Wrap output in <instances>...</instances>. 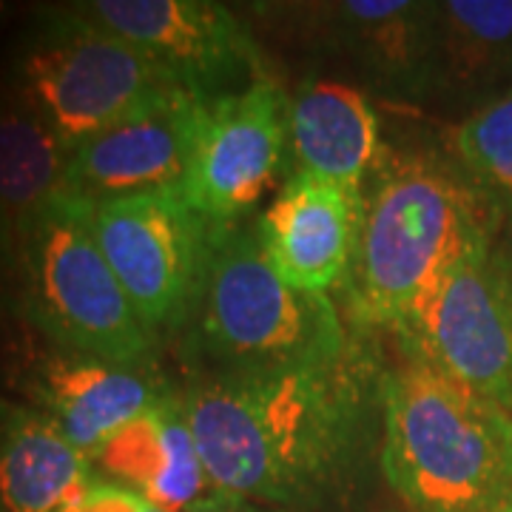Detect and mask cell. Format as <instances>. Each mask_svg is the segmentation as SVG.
I'll return each instance as SVG.
<instances>
[{
	"mask_svg": "<svg viewBox=\"0 0 512 512\" xmlns=\"http://www.w3.org/2000/svg\"><path fill=\"white\" fill-rule=\"evenodd\" d=\"M370 362L205 370L183 390L214 490L293 510L330 493L365 436Z\"/></svg>",
	"mask_w": 512,
	"mask_h": 512,
	"instance_id": "cell-1",
	"label": "cell"
},
{
	"mask_svg": "<svg viewBox=\"0 0 512 512\" xmlns=\"http://www.w3.org/2000/svg\"><path fill=\"white\" fill-rule=\"evenodd\" d=\"M493 251L501 259V265L507 268V274L512 279V205L501 208V220H498V231H495Z\"/></svg>",
	"mask_w": 512,
	"mask_h": 512,
	"instance_id": "cell-23",
	"label": "cell"
},
{
	"mask_svg": "<svg viewBox=\"0 0 512 512\" xmlns=\"http://www.w3.org/2000/svg\"><path fill=\"white\" fill-rule=\"evenodd\" d=\"M365 191L291 174L256 222L262 248L276 274L293 288L328 293L345 282L359 245Z\"/></svg>",
	"mask_w": 512,
	"mask_h": 512,
	"instance_id": "cell-12",
	"label": "cell"
},
{
	"mask_svg": "<svg viewBox=\"0 0 512 512\" xmlns=\"http://www.w3.org/2000/svg\"><path fill=\"white\" fill-rule=\"evenodd\" d=\"M60 512H163L160 507L148 504L143 495L128 490L123 484H114L100 473L94 481L74 498L72 504H66Z\"/></svg>",
	"mask_w": 512,
	"mask_h": 512,
	"instance_id": "cell-21",
	"label": "cell"
},
{
	"mask_svg": "<svg viewBox=\"0 0 512 512\" xmlns=\"http://www.w3.org/2000/svg\"><path fill=\"white\" fill-rule=\"evenodd\" d=\"M23 311L63 353L143 365L154 330L97 245L92 208L57 194L12 231Z\"/></svg>",
	"mask_w": 512,
	"mask_h": 512,
	"instance_id": "cell-5",
	"label": "cell"
},
{
	"mask_svg": "<svg viewBox=\"0 0 512 512\" xmlns=\"http://www.w3.org/2000/svg\"><path fill=\"white\" fill-rule=\"evenodd\" d=\"M439 83L487 89L512 77V0L436 3Z\"/></svg>",
	"mask_w": 512,
	"mask_h": 512,
	"instance_id": "cell-19",
	"label": "cell"
},
{
	"mask_svg": "<svg viewBox=\"0 0 512 512\" xmlns=\"http://www.w3.org/2000/svg\"><path fill=\"white\" fill-rule=\"evenodd\" d=\"M29 390L35 396V410L83 456L94 458L117 430L143 416L174 387L154 376L146 362L120 365L60 350L35 367Z\"/></svg>",
	"mask_w": 512,
	"mask_h": 512,
	"instance_id": "cell-13",
	"label": "cell"
},
{
	"mask_svg": "<svg viewBox=\"0 0 512 512\" xmlns=\"http://www.w3.org/2000/svg\"><path fill=\"white\" fill-rule=\"evenodd\" d=\"M393 333L404 362L512 410V279L493 248L450 268Z\"/></svg>",
	"mask_w": 512,
	"mask_h": 512,
	"instance_id": "cell-7",
	"label": "cell"
},
{
	"mask_svg": "<svg viewBox=\"0 0 512 512\" xmlns=\"http://www.w3.org/2000/svg\"><path fill=\"white\" fill-rule=\"evenodd\" d=\"M191 339L208 370L325 365L353 342L328 293L293 288L276 274L256 225H217Z\"/></svg>",
	"mask_w": 512,
	"mask_h": 512,
	"instance_id": "cell-4",
	"label": "cell"
},
{
	"mask_svg": "<svg viewBox=\"0 0 512 512\" xmlns=\"http://www.w3.org/2000/svg\"><path fill=\"white\" fill-rule=\"evenodd\" d=\"M188 512H291L282 510V507H268V504H259L251 498H242V495L220 493V490H211L202 501H197Z\"/></svg>",
	"mask_w": 512,
	"mask_h": 512,
	"instance_id": "cell-22",
	"label": "cell"
},
{
	"mask_svg": "<svg viewBox=\"0 0 512 512\" xmlns=\"http://www.w3.org/2000/svg\"><path fill=\"white\" fill-rule=\"evenodd\" d=\"M285 154L288 94L276 80L211 97L183 197L217 225L239 222L276 183Z\"/></svg>",
	"mask_w": 512,
	"mask_h": 512,
	"instance_id": "cell-11",
	"label": "cell"
},
{
	"mask_svg": "<svg viewBox=\"0 0 512 512\" xmlns=\"http://www.w3.org/2000/svg\"><path fill=\"white\" fill-rule=\"evenodd\" d=\"M330 26L376 83L393 92L421 94L439 74L436 3L410 0H345L333 3Z\"/></svg>",
	"mask_w": 512,
	"mask_h": 512,
	"instance_id": "cell-16",
	"label": "cell"
},
{
	"mask_svg": "<svg viewBox=\"0 0 512 512\" xmlns=\"http://www.w3.org/2000/svg\"><path fill=\"white\" fill-rule=\"evenodd\" d=\"M382 154L379 117L365 94L345 83L311 80L288 97L293 174L362 194Z\"/></svg>",
	"mask_w": 512,
	"mask_h": 512,
	"instance_id": "cell-15",
	"label": "cell"
},
{
	"mask_svg": "<svg viewBox=\"0 0 512 512\" xmlns=\"http://www.w3.org/2000/svg\"><path fill=\"white\" fill-rule=\"evenodd\" d=\"M498 220L501 205L461 165L382 148L345 279L353 319L365 328H393L461 259L493 248Z\"/></svg>",
	"mask_w": 512,
	"mask_h": 512,
	"instance_id": "cell-2",
	"label": "cell"
},
{
	"mask_svg": "<svg viewBox=\"0 0 512 512\" xmlns=\"http://www.w3.org/2000/svg\"><path fill=\"white\" fill-rule=\"evenodd\" d=\"M208 100L177 86L103 128L69 154L60 194L89 208L151 194H183Z\"/></svg>",
	"mask_w": 512,
	"mask_h": 512,
	"instance_id": "cell-9",
	"label": "cell"
},
{
	"mask_svg": "<svg viewBox=\"0 0 512 512\" xmlns=\"http://www.w3.org/2000/svg\"><path fill=\"white\" fill-rule=\"evenodd\" d=\"M94 476L92 458L40 410L0 399V512H60Z\"/></svg>",
	"mask_w": 512,
	"mask_h": 512,
	"instance_id": "cell-17",
	"label": "cell"
},
{
	"mask_svg": "<svg viewBox=\"0 0 512 512\" xmlns=\"http://www.w3.org/2000/svg\"><path fill=\"white\" fill-rule=\"evenodd\" d=\"M504 512H512V495H510V501H507V507H504Z\"/></svg>",
	"mask_w": 512,
	"mask_h": 512,
	"instance_id": "cell-24",
	"label": "cell"
},
{
	"mask_svg": "<svg viewBox=\"0 0 512 512\" xmlns=\"http://www.w3.org/2000/svg\"><path fill=\"white\" fill-rule=\"evenodd\" d=\"M177 86L185 83L163 63L77 15L72 6L46 12L15 57L18 103L69 154Z\"/></svg>",
	"mask_w": 512,
	"mask_h": 512,
	"instance_id": "cell-6",
	"label": "cell"
},
{
	"mask_svg": "<svg viewBox=\"0 0 512 512\" xmlns=\"http://www.w3.org/2000/svg\"><path fill=\"white\" fill-rule=\"evenodd\" d=\"M97 245L148 328L188 325L197 308L217 222L183 194H151L92 208Z\"/></svg>",
	"mask_w": 512,
	"mask_h": 512,
	"instance_id": "cell-8",
	"label": "cell"
},
{
	"mask_svg": "<svg viewBox=\"0 0 512 512\" xmlns=\"http://www.w3.org/2000/svg\"><path fill=\"white\" fill-rule=\"evenodd\" d=\"M77 15L163 63L202 97H222L262 80V55L245 23L211 0H86Z\"/></svg>",
	"mask_w": 512,
	"mask_h": 512,
	"instance_id": "cell-10",
	"label": "cell"
},
{
	"mask_svg": "<svg viewBox=\"0 0 512 512\" xmlns=\"http://www.w3.org/2000/svg\"><path fill=\"white\" fill-rule=\"evenodd\" d=\"M387 484L419 512H504L512 495V410L427 367L379 376Z\"/></svg>",
	"mask_w": 512,
	"mask_h": 512,
	"instance_id": "cell-3",
	"label": "cell"
},
{
	"mask_svg": "<svg viewBox=\"0 0 512 512\" xmlns=\"http://www.w3.org/2000/svg\"><path fill=\"white\" fill-rule=\"evenodd\" d=\"M69 151L23 103H0V220L12 231L63 188Z\"/></svg>",
	"mask_w": 512,
	"mask_h": 512,
	"instance_id": "cell-18",
	"label": "cell"
},
{
	"mask_svg": "<svg viewBox=\"0 0 512 512\" xmlns=\"http://www.w3.org/2000/svg\"><path fill=\"white\" fill-rule=\"evenodd\" d=\"M458 165L501 208L512 205V89L478 106L456 131Z\"/></svg>",
	"mask_w": 512,
	"mask_h": 512,
	"instance_id": "cell-20",
	"label": "cell"
},
{
	"mask_svg": "<svg viewBox=\"0 0 512 512\" xmlns=\"http://www.w3.org/2000/svg\"><path fill=\"white\" fill-rule=\"evenodd\" d=\"M94 470L163 512H188L211 493L183 393L171 390L117 430L92 458Z\"/></svg>",
	"mask_w": 512,
	"mask_h": 512,
	"instance_id": "cell-14",
	"label": "cell"
}]
</instances>
